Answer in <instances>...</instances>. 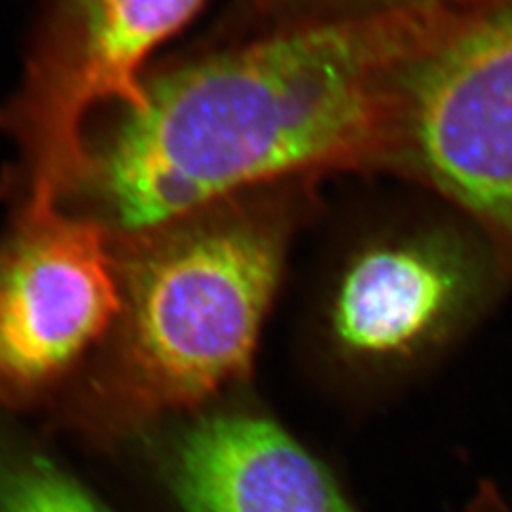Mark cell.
Wrapping results in <instances>:
<instances>
[{"instance_id": "obj_1", "label": "cell", "mask_w": 512, "mask_h": 512, "mask_svg": "<svg viewBox=\"0 0 512 512\" xmlns=\"http://www.w3.org/2000/svg\"><path fill=\"white\" fill-rule=\"evenodd\" d=\"M452 2L287 23L145 80L71 198L129 238L289 177L395 169L408 74Z\"/></svg>"}, {"instance_id": "obj_2", "label": "cell", "mask_w": 512, "mask_h": 512, "mask_svg": "<svg viewBox=\"0 0 512 512\" xmlns=\"http://www.w3.org/2000/svg\"><path fill=\"white\" fill-rule=\"evenodd\" d=\"M291 222L281 203L243 194L116 238L122 310L109 391L124 420L196 408L247 378Z\"/></svg>"}, {"instance_id": "obj_3", "label": "cell", "mask_w": 512, "mask_h": 512, "mask_svg": "<svg viewBox=\"0 0 512 512\" xmlns=\"http://www.w3.org/2000/svg\"><path fill=\"white\" fill-rule=\"evenodd\" d=\"M395 169L475 220L512 268V0H454L408 74Z\"/></svg>"}, {"instance_id": "obj_4", "label": "cell", "mask_w": 512, "mask_h": 512, "mask_svg": "<svg viewBox=\"0 0 512 512\" xmlns=\"http://www.w3.org/2000/svg\"><path fill=\"white\" fill-rule=\"evenodd\" d=\"M205 0H55L21 88L0 112L19 152L21 209L63 207L84 160V126L101 105L139 107L150 55Z\"/></svg>"}, {"instance_id": "obj_5", "label": "cell", "mask_w": 512, "mask_h": 512, "mask_svg": "<svg viewBox=\"0 0 512 512\" xmlns=\"http://www.w3.org/2000/svg\"><path fill=\"white\" fill-rule=\"evenodd\" d=\"M122 310L114 241L65 207L21 209L0 241V399L54 384Z\"/></svg>"}, {"instance_id": "obj_6", "label": "cell", "mask_w": 512, "mask_h": 512, "mask_svg": "<svg viewBox=\"0 0 512 512\" xmlns=\"http://www.w3.org/2000/svg\"><path fill=\"white\" fill-rule=\"evenodd\" d=\"M473 283L465 245L444 232L370 243L349 260L334 289L330 336L355 361H401L439 336Z\"/></svg>"}, {"instance_id": "obj_7", "label": "cell", "mask_w": 512, "mask_h": 512, "mask_svg": "<svg viewBox=\"0 0 512 512\" xmlns=\"http://www.w3.org/2000/svg\"><path fill=\"white\" fill-rule=\"evenodd\" d=\"M165 476L184 512H353L319 459L256 416L192 423L171 442Z\"/></svg>"}, {"instance_id": "obj_8", "label": "cell", "mask_w": 512, "mask_h": 512, "mask_svg": "<svg viewBox=\"0 0 512 512\" xmlns=\"http://www.w3.org/2000/svg\"><path fill=\"white\" fill-rule=\"evenodd\" d=\"M0 512H109L50 459L0 444Z\"/></svg>"}, {"instance_id": "obj_9", "label": "cell", "mask_w": 512, "mask_h": 512, "mask_svg": "<svg viewBox=\"0 0 512 512\" xmlns=\"http://www.w3.org/2000/svg\"><path fill=\"white\" fill-rule=\"evenodd\" d=\"M270 10L291 19L289 23L313 19L372 14L421 4L429 0H264Z\"/></svg>"}, {"instance_id": "obj_10", "label": "cell", "mask_w": 512, "mask_h": 512, "mask_svg": "<svg viewBox=\"0 0 512 512\" xmlns=\"http://www.w3.org/2000/svg\"><path fill=\"white\" fill-rule=\"evenodd\" d=\"M465 512H505V507L494 490H482Z\"/></svg>"}]
</instances>
